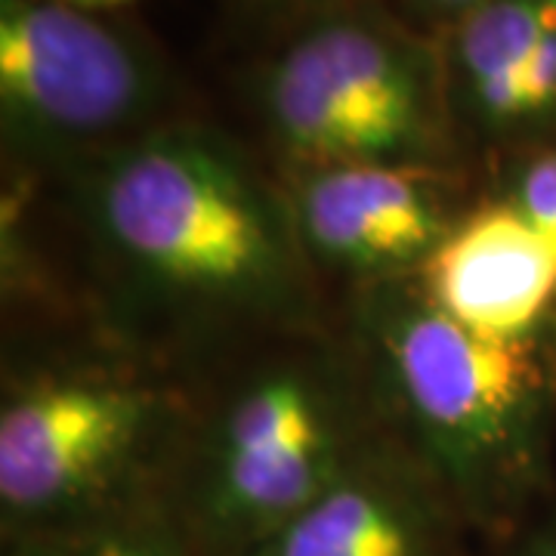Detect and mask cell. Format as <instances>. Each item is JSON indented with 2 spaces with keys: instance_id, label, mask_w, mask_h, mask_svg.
I'll list each match as a JSON object with an SVG mask.
<instances>
[{
  "instance_id": "6da1fadb",
  "label": "cell",
  "mask_w": 556,
  "mask_h": 556,
  "mask_svg": "<svg viewBox=\"0 0 556 556\" xmlns=\"http://www.w3.org/2000/svg\"><path fill=\"white\" fill-rule=\"evenodd\" d=\"M65 179L109 278L179 334L321 325L281 179L217 124L179 115Z\"/></svg>"
},
{
  "instance_id": "7a4b0ae2",
  "label": "cell",
  "mask_w": 556,
  "mask_h": 556,
  "mask_svg": "<svg viewBox=\"0 0 556 556\" xmlns=\"http://www.w3.org/2000/svg\"><path fill=\"white\" fill-rule=\"evenodd\" d=\"M346 325L390 433L477 538L514 535L554 492L556 340L473 334L439 313L415 278L353 294Z\"/></svg>"
},
{
  "instance_id": "3957f363",
  "label": "cell",
  "mask_w": 556,
  "mask_h": 556,
  "mask_svg": "<svg viewBox=\"0 0 556 556\" xmlns=\"http://www.w3.org/2000/svg\"><path fill=\"white\" fill-rule=\"evenodd\" d=\"M387 424L350 338L278 334L182 442L167 501L199 556H244L306 510Z\"/></svg>"
},
{
  "instance_id": "277c9868",
  "label": "cell",
  "mask_w": 556,
  "mask_h": 556,
  "mask_svg": "<svg viewBox=\"0 0 556 556\" xmlns=\"http://www.w3.org/2000/svg\"><path fill=\"white\" fill-rule=\"evenodd\" d=\"M195 405L139 358L60 356L7 368L0 535H50L167 495Z\"/></svg>"
},
{
  "instance_id": "5b68a950",
  "label": "cell",
  "mask_w": 556,
  "mask_h": 556,
  "mask_svg": "<svg viewBox=\"0 0 556 556\" xmlns=\"http://www.w3.org/2000/svg\"><path fill=\"white\" fill-rule=\"evenodd\" d=\"M278 25L248 75L276 164L473 167L448 115L437 38L383 0H328Z\"/></svg>"
},
{
  "instance_id": "8992f818",
  "label": "cell",
  "mask_w": 556,
  "mask_h": 556,
  "mask_svg": "<svg viewBox=\"0 0 556 556\" xmlns=\"http://www.w3.org/2000/svg\"><path fill=\"white\" fill-rule=\"evenodd\" d=\"M174 118L177 80L137 31L65 0H0V142L13 177H65Z\"/></svg>"
},
{
  "instance_id": "52a82bcc",
  "label": "cell",
  "mask_w": 556,
  "mask_h": 556,
  "mask_svg": "<svg viewBox=\"0 0 556 556\" xmlns=\"http://www.w3.org/2000/svg\"><path fill=\"white\" fill-rule=\"evenodd\" d=\"M276 174L316 278L353 294L417 276L482 192L473 167L276 164Z\"/></svg>"
},
{
  "instance_id": "ba28073f",
  "label": "cell",
  "mask_w": 556,
  "mask_h": 556,
  "mask_svg": "<svg viewBox=\"0 0 556 556\" xmlns=\"http://www.w3.org/2000/svg\"><path fill=\"white\" fill-rule=\"evenodd\" d=\"M437 40L448 115L477 170L556 139V0H485Z\"/></svg>"
},
{
  "instance_id": "9c48e42d",
  "label": "cell",
  "mask_w": 556,
  "mask_h": 556,
  "mask_svg": "<svg viewBox=\"0 0 556 556\" xmlns=\"http://www.w3.org/2000/svg\"><path fill=\"white\" fill-rule=\"evenodd\" d=\"M477 532L390 427L321 495L244 556H470Z\"/></svg>"
},
{
  "instance_id": "30bf717a",
  "label": "cell",
  "mask_w": 556,
  "mask_h": 556,
  "mask_svg": "<svg viewBox=\"0 0 556 556\" xmlns=\"http://www.w3.org/2000/svg\"><path fill=\"white\" fill-rule=\"evenodd\" d=\"M415 285L439 313L492 340H556V251L482 186Z\"/></svg>"
},
{
  "instance_id": "8fae6325",
  "label": "cell",
  "mask_w": 556,
  "mask_h": 556,
  "mask_svg": "<svg viewBox=\"0 0 556 556\" xmlns=\"http://www.w3.org/2000/svg\"><path fill=\"white\" fill-rule=\"evenodd\" d=\"M3 556H199L167 495L50 535L3 544Z\"/></svg>"
},
{
  "instance_id": "7c38bea8",
  "label": "cell",
  "mask_w": 556,
  "mask_h": 556,
  "mask_svg": "<svg viewBox=\"0 0 556 556\" xmlns=\"http://www.w3.org/2000/svg\"><path fill=\"white\" fill-rule=\"evenodd\" d=\"M482 186L510 201L556 251V139L479 167Z\"/></svg>"
},
{
  "instance_id": "4fadbf2b",
  "label": "cell",
  "mask_w": 556,
  "mask_h": 556,
  "mask_svg": "<svg viewBox=\"0 0 556 556\" xmlns=\"http://www.w3.org/2000/svg\"><path fill=\"white\" fill-rule=\"evenodd\" d=\"M383 3L415 31L439 38L448 25H455L460 16L482 7L485 0H383Z\"/></svg>"
},
{
  "instance_id": "5bb4252c",
  "label": "cell",
  "mask_w": 556,
  "mask_h": 556,
  "mask_svg": "<svg viewBox=\"0 0 556 556\" xmlns=\"http://www.w3.org/2000/svg\"><path fill=\"white\" fill-rule=\"evenodd\" d=\"M501 556H556V492L538 504L514 535L501 541Z\"/></svg>"
},
{
  "instance_id": "9a60e30c",
  "label": "cell",
  "mask_w": 556,
  "mask_h": 556,
  "mask_svg": "<svg viewBox=\"0 0 556 556\" xmlns=\"http://www.w3.org/2000/svg\"><path fill=\"white\" fill-rule=\"evenodd\" d=\"M260 16H269V20L285 22L291 16H298L303 10H313L318 3H328V0H248Z\"/></svg>"
},
{
  "instance_id": "2e32d148",
  "label": "cell",
  "mask_w": 556,
  "mask_h": 556,
  "mask_svg": "<svg viewBox=\"0 0 556 556\" xmlns=\"http://www.w3.org/2000/svg\"><path fill=\"white\" fill-rule=\"evenodd\" d=\"M72 7H80V10H93V13H112V10H121L134 0H65Z\"/></svg>"
}]
</instances>
